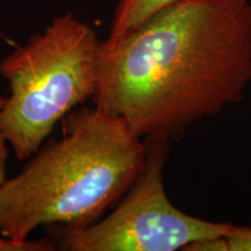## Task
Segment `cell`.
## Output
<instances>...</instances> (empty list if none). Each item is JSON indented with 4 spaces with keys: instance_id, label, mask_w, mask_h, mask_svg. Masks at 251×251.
Returning a JSON list of instances; mask_svg holds the SVG:
<instances>
[{
    "instance_id": "6da1fadb",
    "label": "cell",
    "mask_w": 251,
    "mask_h": 251,
    "mask_svg": "<svg viewBox=\"0 0 251 251\" xmlns=\"http://www.w3.org/2000/svg\"><path fill=\"white\" fill-rule=\"evenodd\" d=\"M250 81L249 0H183L100 42L92 99L141 139L171 142L242 100Z\"/></svg>"
},
{
    "instance_id": "3957f363",
    "label": "cell",
    "mask_w": 251,
    "mask_h": 251,
    "mask_svg": "<svg viewBox=\"0 0 251 251\" xmlns=\"http://www.w3.org/2000/svg\"><path fill=\"white\" fill-rule=\"evenodd\" d=\"M100 42L89 24L68 12L0 61L9 87L0 133L19 161L29 159L59 121L93 98Z\"/></svg>"
},
{
    "instance_id": "5b68a950",
    "label": "cell",
    "mask_w": 251,
    "mask_h": 251,
    "mask_svg": "<svg viewBox=\"0 0 251 251\" xmlns=\"http://www.w3.org/2000/svg\"><path fill=\"white\" fill-rule=\"evenodd\" d=\"M183 0H119L103 45L113 46L146 23L153 14Z\"/></svg>"
},
{
    "instance_id": "277c9868",
    "label": "cell",
    "mask_w": 251,
    "mask_h": 251,
    "mask_svg": "<svg viewBox=\"0 0 251 251\" xmlns=\"http://www.w3.org/2000/svg\"><path fill=\"white\" fill-rule=\"evenodd\" d=\"M140 175L108 216L77 230L63 229L69 251H176L194 241L228 236L237 226L188 215L172 205L163 183L169 141L148 139Z\"/></svg>"
},
{
    "instance_id": "ba28073f",
    "label": "cell",
    "mask_w": 251,
    "mask_h": 251,
    "mask_svg": "<svg viewBox=\"0 0 251 251\" xmlns=\"http://www.w3.org/2000/svg\"><path fill=\"white\" fill-rule=\"evenodd\" d=\"M184 251H228L227 236H219L212 238L194 241L187 244Z\"/></svg>"
},
{
    "instance_id": "7a4b0ae2",
    "label": "cell",
    "mask_w": 251,
    "mask_h": 251,
    "mask_svg": "<svg viewBox=\"0 0 251 251\" xmlns=\"http://www.w3.org/2000/svg\"><path fill=\"white\" fill-rule=\"evenodd\" d=\"M62 122L58 140L42 144L20 174L0 187V234L27 240L41 226L83 229L129 190L147 143L120 118L81 107Z\"/></svg>"
},
{
    "instance_id": "52a82bcc",
    "label": "cell",
    "mask_w": 251,
    "mask_h": 251,
    "mask_svg": "<svg viewBox=\"0 0 251 251\" xmlns=\"http://www.w3.org/2000/svg\"><path fill=\"white\" fill-rule=\"evenodd\" d=\"M228 251H251V228L236 227L227 236Z\"/></svg>"
},
{
    "instance_id": "9c48e42d",
    "label": "cell",
    "mask_w": 251,
    "mask_h": 251,
    "mask_svg": "<svg viewBox=\"0 0 251 251\" xmlns=\"http://www.w3.org/2000/svg\"><path fill=\"white\" fill-rule=\"evenodd\" d=\"M8 142L6 141L4 135L0 133V187L6 180V163L8 157Z\"/></svg>"
},
{
    "instance_id": "30bf717a",
    "label": "cell",
    "mask_w": 251,
    "mask_h": 251,
    "mask_svg": "<svg viewBox=\"0 0 251 251\" xmlns=\"http://www.w3.org/2000/svg\"><path fill=\"white\" fill-rule=\"evenodd\" d=\"M6 101V97H0V108L4 106V103Z\"/></svg>"
},
{
    "instance_id": "8992f818",
    "label": "cell",
    "mask_w": 251,
    "mask_h": 251,
    "mask_svg": "<svg viewBox=\"0 0 251 251\" xmlns=\"http://www.w3.org/2000/svg\"><path fill=\"white\" fill-rule=\"evenodd\" d=\"M56 244L49 238L40 240H13L0 234V251H54Z\"/></svg>"
}]
</instances>
